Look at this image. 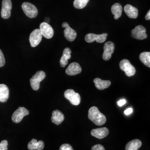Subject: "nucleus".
I'll use <instances>...</instances> for the list:
<instances>
[{
	"mask_svg": "<svg viewBox=\"0 0 150 150\" xmlns=\"http://www.w3.org/2000/svg\"><path fill=\"white\" fill-rule=\"evenodd\" d=\"M120 67L121 70L123 71L126 75L128 77L134 76L136 73V69L131 64L128 59H123L120 62Z\"/></svg>",
	"mask_w": 150,
	"mask_h": 150,
	"instance_id": "39448f33",
	"label": "nucleus"
},
{
	"mask_svg": "<svg viewBox=\"0 0 150 150\" xmlns=\"http://www.w3.org/2000/svg\"><path fill=\"white\" fill-rule=\"evenodd\" d=\"M81 72L82 69L80 65L76 62L71 63L66 70V74L70 76L78 75L80 74Z\"/></svg>",
	"mask_w": 150,
	"mask_h": 150,
	"instance_id": "ddd939ff",
	"label": "nucleus"
},
{
	"mask_svg": "<svg viewBox=\"0 0 150 150\" xmlns=\"http://www.w3.org/2000/svg\"><path fill=\"white\" fill-rule=\"evenodd\" d=\"M133 112V109L132 108H127L125 111V114L126 115H130V114H131Z\"/></svg>",
	"mask_w": 150,
	"mask_h": 150,
	"instance_id": "c756f323",
	"label": "nucleus"
},
{
	"mask_svg": "<svg viewBox=\"0 0 150 150\" xmlns=\"http://www.w3.org/2000/svg\"><path fill=\"white\" fill-rule=\"evenodd\" d=\"M71 50L70 48H64L63 52V54L60 59V65L62 67H64L68 64V60L71 57Z\"/></svg>",
	"mask_w": 150,
	"mask_h": 150,
	"instance_id": "a211bd4d",
	"label": "nucleus"
},
{
	"mask_svg": "<svg viewBox=\"0 0 150 150\" xmlns=\"http://www.w3.org/2000/svg\"><path fill=\"white\" fill-rule=\"evenodd\" d=\"M111 12L114 15V18L115 20L118 19L122 15V7L120 4H115L111 7Z\"/></svg>",
	"mask_w": 150,
	"mask_h": 150,
	"instance_id": "4be33fe9",
	"label": "nucleus"
},
{
	"mask_svg": "<svg viewBox=\"0 0 150 150\" xmlns=\"http://www.w3.org/2000/svg\"><path fill=\"white\" fill-rule=\"evenodd\" d=\"M139 59L146 66L150 67V52H144L140 54Z\"/></svg>",
	"mask_w": 150,
	"mask_h": 150,
	"instance_id": "b1692460",
	"label": "nucleus"
},
{
	"mask_svg": "<svg viewBox=\"0 0 150 150\" xmlns=\"http://www.w3.org/2000/svg\"><path fill=\"white\" fill-rule=\"evenodd\" d=\"M62 26L63 28H67V27H69L70 26H69V25L67 23V22H64L63 23H62Z\"/></svg>",
	"mask_w": 150,
	"mask_h": 150,
	"instance_id": "473e14b6",
	"label": "nucleus"
},
{
	"mask_svg": "<svg viewBox=\"0 0 150 150\" xmlns=\"http://www.w3.org/2000/svg\"><path fill=\"white\" fill-rule=\"evenodd\" d=\"M126 100H125V99H122V100H119L118 102H117V104H118V106L121 107L123 106L125 104H126Z\"/></svg>",
	"mask_w": 150,
	"mask_h": 150,
	"instance_id": "7c9ffc66",
	"label": "nucleus"
},
{
	"mask_svg": "<svg viewBox=\"0 0 150 150\" xmlns=\"http://www.w3.org/2000/svg\"><path fill=\"white\" fill-rule=\"evenodd\" d=\"M52 115L51 117V121L54 124L59 125L64 121V115L59 110H54L52 112Z\"/></svg>",
	"mask_w": 150,
	"mask_h": 150,
	"instance_id": "dca6fc26",
	"label": "nucleus"
},
{
	"mask_svg": "<svg viewBox=\"0 0 150 150\" xmlns=\"http://www.w3.org/2000/svg\"><path fill=\"white\" fill-rule=\"evenodd\" d=\"M104 51L102 55L103 59L105 61H108L111 58L114 50H115V45L111 41H108L106 42L104 45Z\"/></svg>",
	"mask_w": 150,
	"mask_h": 150,
	"instance_id": "f8f14e48",
	"label": "nucleus"
},
{
	"mask_svg": "<svg viewBox=\"0 0 150 150\" xmlns=\"http://www.w3.org/2000/svg\"><path fill=\"white\" fill-rule=\"evenodd\" d=\"M12 2L11 0H3L1 15L4 19H7L11 16L12 9Z\"/></svg>",
	"mask_w": 150,
	"mask_h": 150,
	"instance_id": "1a4fd4ad",
	"label": "nucleus"
},
{
	"mask_svg": "<svg viewBox=\"0 0 150 150\" xmlns=\"http://www.w3.org/2000/svg\"><path fill=\"white\" fill-rule=\"evenodd\" d=\"M107 33H103L101 35H96L94 33H88L85 36V41L88 43H91L96 41L98 43H103L107 39Z\"/></svg>",
	"mask_w": 150,
	"mask_h": 150,
	"instance_id": "0eeeda50",
	"label": "nucleus"
},
{
	"mask_svg": "<svg viewBox=\"0 0 150 150\" xmlns=\"http://www.w3.org/2000/svg\"><path fill=\"white\" fill-rule=\"evenodd\" d=\"M42 38V35L40 29H35L30 35V42L32 47H35L41 42Z\"/></svg>",
	"mask_w": 150,
	"mask_h": 150,
	"instance_id": "6e6552de",
	"label": "nucleus"
},
{
	"mask_svg": "<svg viewBox=\"0 0 150 150\" xmlns=\"http://www.w3.org/2000/svg\"><path fill=\"white\" fill-rule=\"evenodd\" d=\"M45 20H46V22H46V23H48L50 22V19L48 18H45Z\"/></svg>",
	"mask_w": 150,
	"mask_h": 150,
	"instance_id": "72a5a7b5",
	"label": "nucleus"
},
{
	"mask_svg": "<svg viewBox=\"0 0 150 150\" xmlns=\"http://www.w3.org/2000/svg\"><path fill=\"white\" fill-rule=\"evenodd\" d=\"M88 118L95 125L101 126L106 122V116L100 112L97 107H92L88 110Z\"/></svg>",
	"mask_w": 150,
	"mask_h": 150,
	"instance_id": "f257e3e1",
	"label": "nucleus"
},
{
	"mask_svg": "<svg viewBox=\"0 0 150 150\" xmlns=\"http://www.w3.org/2000/svg\"><path fill=\"white\" fill-rule=\"evenodd\" d=\"M9 97V89L5 84H0V102H5Z\"/></svg>",
	"mask_w": 150,
	"mask_h": 150,
	"instance_id": "6ab92c4d",
	"label": "nucleus"
},
{
	"mask_svg": "<svg viewBox=\"0 0 150 150\" xmlns=\"http://www.w3.org/2000/svg\"><path fill=\"white\" fill-rule=\"evenodd\" d=\"M132 38L137 40H144L147 38L146 28L144 26L139 25L134 28L131 31Z\"/></svg>",
	"mask_w": 150,
	"mask_h": 150,
	"instance_id": "9b49d317",
	"label": "nucleus"
},
{
	"mask_svg": "<svg viewBox=\"0 0 150 150\" xmlns=\"http://www.w3.org/2000/svg\"><path fill=\"white\" fill-rule=\"evenodd\" d=\"M92 150H105V148L103 147V146L101 145L100 144H97V145H95L93 146L92 149Z\"/></svg>",
	"mask_w": 150,
	"mask_h": 150,
	"instance_id": "c85d7f7f",
	"label": "nucleus"
},
{
	"mask_svg": "<svg viewBox=\"0 0 150 150\" xmlns=\"http://www.w3.org/2000/svg\"><path fill=\"white\" fill-rule=\"evenodd\" d=\"M40 30L41 32L42 36L45 37L46 38L50 39L54 36V29L48 23H41L40 26Z\"/></svg>",
	"mask_w": 150,
	"mask_h": 150,
	"instance_id": "9d476101",
	"label": "nucleus"
},
{
	"mask_svg": "<svg viewBox=\"0 0 150 150\" xmlns=\"http://www.w3.org/2000/svg\"><path fill=\"white\" fill-rule=\"evenodd\" d=\"M64 35L65 38L70 42H72L77 36V33L74 29L69 26L64 29Z\"/></svg>",
	"mask_w": 150,
	"mask_h": 150,
	"instance_id": "412c9836",
	"label": "nucleus"
},
{
	"mask_svg": "<svg viewBox=\"0 0 150 150\" xmlns=\"http://www.w3.org/2000/svg\"><path fill=\"white\" fill-rule=\"evenodd\" d=\"M142 145V142L139 139H135L129 141L126 146V150H138Z\"/></svg>",
	"mask_w": 150,
	"mask_h": 150,
	"instance_id": "5701e85b",
	"label": "nucleus"
},
{
	"mask_svg": "<svg viewBox=\"0 0 150 150\" xmlns=\"http://www.w3.org/2000/svg\"><path fill=\"white\" fill-rule=\"evenodd\" d=\"M45 144L42 141H38L37 139H32L28 144V149L30 150H43Z\"/></svg>",
	"mask_w": 150,
	"mask_h": 150,
	"instance_id": "f3484780",
	"label": "nucleus"
},
{
	"mask_svg": "<svg viewBox=\"0 0 150 150\" xmlns=\"http://www.w3.org/2000/svg\"><path fill=\"white\" fill-rule=\"evenodd\" d=\"M46 77V74L42 71H39L33 75L30 79V84L32 89L38 91L40 88V82Z\"/></svg>",
	"mask_w": 150,
	"mask_h": 150,
	"instance_id": "f03ea898",
	"label": "nucleus"
},
{
	"mask_svg": "<svg viewBox=\"0 0 150 150\" xmlns=\"http://www.w3.org/2000/svg\"><path fill=\"white\" fill-rule=\"evenodd\" d=\"M59 150H74L72 146L69 144H63L61 145L60 148H59Z\"/></svg>",
	"mask_w": 150,
	"mask_h": 150,
	"instance_id": "cd10ccee",
	"label": "nucleus"
},
{
	"mask_svg": "<svg viewBox=\"0 0 150 150\" xmlns=\"http://www.w3.org/2000/svg\"><path fill=\"white\" fill-rule=\"evenodd\" d=\"M5 64V59L1 50H0V67H3Z\"/></svg>",
	"mask_w": 150,
	"mask_h": 150,
	"instance_id": "bb28decb",
	"label": "nucleus"
},
{
	"mask_svg": "<svg viewBox=\"0 0 150 150\" xmlns=\"http://www.w3.org/2000/svg\"><path fill=\"white\" fill-rule=\"evenodd\" d=\"M28 115L29 111L25 107H20L13 113L12 116V120L15 123H19L21 121L25 116Z\"/></svg>",
	"mask_w": 150,
	"mask_h": 150,
	"instance_id": "423d86ee",
	"label": "nucleus"
},
{
	"mask_svg": "<svg viewBox=\"0 0 150 150\" xmlns=\"http://www.w3.org/2000/svg\"><path fill=\"white\" fill-rule=\"evenodd\" d=\"M64 97L70 101L73 105L77 106L81 102V97L79 93L75 92L74 90L69 89L64 92Z\"/></svg>",
	"mask_w": 150,
	"mask_h": 150,
	"instance_id": "20e7f679",
	"label": "nucleus"
},
{
	"mask_svg": "<svg viewBox=\"0 0 150 150\" xmlns=\"http://www.w3.org/2000/svg\"><path fill=\"white\" fill-rule=\"evenodd\" d=\"M90 0H75L74 6L77 9H82L86 7Z\"/></svg>",
	"mask_w": 150,
	"mask_h": 150,
	"instance_id": "393cba45",
	"label": "nucleus"
},
{
	"mask_svg": "<svg viewBox=\"0 0 150 150\" xmlns=\"http://www.w3.org/2000/svg\"><path fill=\"white\" fill-rule=\"evenodd\" d=\"M8 142L7 140H3L0 143V150H7L8 148Z\"/></svg>",
	"mask_w": 150,
	"mask_h": 150,
	"instance_id": "a878e982",
	"label": "nucleus"
},
{
	"mask_svg": "<svg viewBox=\"0 0 150 150\" xmlns=\"http://www.w3.org/2000/svg\"><path fill=\"white\" fill-rule=\"evenodd\" d=\"M22 8L25 15L29 18H33L38 15V10L35 6L29 2H24L22 5Z\"/></svg>",
	"mask_w": 150,
	"mask_h": 150,
	"instance_id": "7ed1b4c3",
	"label": "nucleus"
},
{
	"mask_svg": "<svg viewBox=\"0 0 150 150\" xmlns=\"http://www.w3.org/2000/svg\"><path fill=\"white\" fill-rule=\"evenodd\" d=\"M145 19L146 20H150V11H148L147 15L145 16Z\"/></svg>",
	"mask_w": 150,
	"mask_h": 150,
	"instance_id": "2f4dec72",
	"label": "nucleus"
},
{
	"mask_svg": "<svg viewBox=\"0 0 150 150\" xmlns=\"http://www.w3.org/2000/svg\"><path fill=\"white\" fill-rule=\"evenodd\" d=\"M124 11L126 14L130 18H136L138 16L139 11L137 8L130 5H127L124 7Z\"/></svg>",
	"mask_w": 150,
	"mask_h": 150,
	"instance_id": "2eb2a0df",
	"label": "nucleus"
},
{
	"mask_svg": "<svg viewBox=\"0 0 150 150\" xmlns=\"http://www.w3.org/2000/svg\"><path fill=\"white\" fill-rule=\"evenodd\" d=\"M91 135L99 139L106 137L109 134V131L106 127L93 129L91 131Z\"/></svg>",
	"mask_w": 150,
	"mask_h": 150,
	"instance_id": "4468645a",
	"label": "nucleus"
},
{
	"mask_svg": "<svg viewBox=\"0 0 150 150\" xmlns=\"http://www.w3.org/2000/svg\"><path fill=\"white\" fill-rule=\"evenodd\" d=\"M93 81L96 87L100 90H102L107 88L108 87H110L111 84V81L108 80H102L99 78H96Z\"/></svg>",
	"mask_w": 150,
	"mask_h": 150,
	"instance_id": "aec40b11",
	"label": "nucleus"
}]
</instances>
